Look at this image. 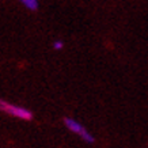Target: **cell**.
Segmentation results:
<instances>
[{
  "mask_svg": "<svg viewBox=\"0 0 148 148\" xmlns=\"http://www.w3.org/2000/svg\"><path fill=\"white\" fill-rule=\"evenodd\" d=\"M0 112H4L10 116H14L16 118H21V120H26V121L33 118V113L30 110L21 108V106H15V105L5 102L3 99H0Z\"/></svg>",
  "mask_w": 148,
  "mask_h": 148,
  "instance_id": "1",
  "label": "cell"
},
{
  "mask_svg": "<svg viewBox=\"0 0 148 148\" xmlns=\"http://www.w3.org/2000/svg\"><path fill=\"white\" fill-rule=\"evenodd\" d=\"M64 124H65V126H67L71 132L76 133L77 136H80L84 141H87V143H94V137H92V135L88 133V130L86 129L83 125H80L77 121H75L73 118H68L67 117V118L64 120Z\"/></svg>",
  "mask_w": 148,
  "mask_h": 148,
  "instance_id": "2",
  "label": "cell"
},
{
  "mask_svg": "<svg viewBox=\"0 0 148 148\" xmlns=\"http://www.w3.org/2000/svg\"><path fill=\"white\" fill-rule=\"evenodd\" d=\"M26 8L32 10V11H36L38 8V0H19Z\"/></svg>",
  "mask_w": 148,
  "mask_h": 148,
  "instance_id": "3",
  "label": "cell"
},
{
  "mask_svg": "<svg viewBox=\"0 0 148 148\" xmlns=\"http://www.w3.org/2000/svg\"><path fill=\"white\" fill-rule=\"evenodd\" d=\"M63 46H64V44H63V41H56L53 44V49H56V50H58V49H63Z\"/></svg>",
  "mask_w": 148,
  "mask_h": 148,
  "instance_id": "4",
  "label": "cell"
}]
</instances>
